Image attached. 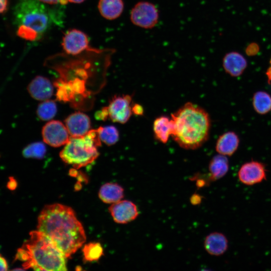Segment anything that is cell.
I'll list each match as a JSON object with an SVG mask.
<instances>
[{
    "label": "cell",
    "mask_w": 271,
    "mask_h": 271,
    "mask_svg": "<svg viewBox=\"0 0 271 271\" xmlns=\"http://www.w3.org/2000/svg\"><path fill=\"white\" fill-rule=\"evenodd\" d=\"M204 246L209 254L220 256L227 250L228 241L224 234L213 232L209 234L205 238Z\"/></svg>",
    "instance_id": "9a60e30c"
},
{
    "label": "cell",
    "mask_w": 271,
    "mask_h": 271,
    "mask_svg": "<svg viewBox=\"0 0 271 271\" xmlns=\"http://www.w3.org/2000/svg\"><path fill=\"white\" fill-rule=\"evenodd\" d=\"M42 3H46L47 4L54 5L57 4L61 3L62 0H39Z\"/></svg>",
    "instance_id": "836d02e7"
},
{
    "label": "cell",
    "mask_w": 271,
    "mask_h": 271,
    "mask_svg": "<svg viewBox=\"0 0 271 271\" xmlns=\"http://www.w3.org/2000/svg\"><path fill=\"white\" fill-rule=\"evenodd\" d=\"M259 51V47L256 43H251L249 45L246 49V53L249 56L256 54Z\"/></svg>",
    "instance_id": "83f0119b"
},
{
    "label": "cell",
    "mask_w": 271,
    "mask_h": 271,
    "mask_svg": "<svg viewBox=\"0 0 271 271\" xmlns=\"http://www.w3.org/2000/svg\"><path fill=\"white\" fill-rule=\"evenodd\" d=\"M239 143L238 136L233 131L226 132L218 138L215 149L218 154L231 156L237 150Z\"/></svg>",
    "instance_id": "2e32d148"
},
{
    "label": "cell",
    "mask_w": 271,
    "mask_h": 271,
    "mask_svg": "<svg viewBox=\"0 0 271 271\" xmlns=\"http://www.w3.org/2000/svg\"><path fill=\"white\" fill-rule=\"evenodd\" d=\"M65 256L39 230L30 233L29 238L19 248L15 259L23 262L25 269L35 270H67Z\"/></svg>",
    "instance_id": "3957f363"
},
{
    "label": "cell",
    "mask_w": 271,
    "mask_h": 271,
    "mask_svg": "<svg viewBox=\"0 0 271 271\" xmlns=\"http://www.w3.org/2000/svg\"><path fill=\"white\" fill-rule=\"evenodd\" d=\"M101 145L97 129L90 130L81 137H70L60 153L66 163L79 169L93 162L98 156L97 148Z\"/></svg>",
    "instance_id": "5b68a950"
},
{
    "label": "cell",
    "mask_w": 271,
    "mask_h": 271,
    "mask_svg": "<svg viewBox=\"0 0 271 271\" xmlns=\"http://www.w3.org/2000/svg\"><path fill=\"white\" fill-rule=\"evenodd\" d=\"M109 210L114 221L120 224H126L136 219L139 210L136 205L128 200H120L110 206Z\"/></svg>",
    "instance_id": "8fae6325"
},
{
    "label": "cell",
    "mask_w": 271,
    "mask_h": 271,
    "mask_svg": "<svg viewBox=\"0 0 271 271\" xmlns=\"http://www.w3.org/2000/svg\"><path fill=\"white\" fill-rule=\"evenodd\" d=\"M75 95L82 94L85 91V82L83 79L76 78L68 81Z\"/></svg>",
    "instance_id": "484cf974"
},
{
    "label": "cell",
    "mask_w": 271,
    "mask_h": 271,
    "mask_svg": "<svg viewBox=\"0 0 271 271\" xmlns=\"http://www.w3.org/2000/svg\"><path fill=\"white\" fill-rule=\"evenodd\" d=\"M201 201V198L199 195L197 194L193 195L191 198V202L194 205L199 204Z\"/></svg>",
    "instance_id": "d6a6232c"
},
{
    "label": "cell",
    "mask_w": 271,
    "mask_h": 271,
    "mask_svg": "<svg viewBox=\"0 0 271 271\" xmlns=\"http://www.w3.org/2000/svg\"><path fill=\"white\" fill-rule=\"evenodd\" d=\"M95 117L99 120H105L107 119L109 117L107 107H104L101 110L98 111L95 113Z\"/></svg>",
    "instance_id": "4316f807"
},
{
    "label": "cell",
    "mask_w": 271,
    "mask_h": 271,
    "mask_svg": "<svg viewBox=\"0 0 271 271\" xmlns=\"http://www.w3.org/2000/svg\"><path fill=\"white\" fill-rule=\"evenodd\" d=\"M98 11L107 20H112L120 17L124 10L122 0H99Z\"/></svg>",
    "instance_id": "ac0fdd59"
},
{
    "label": "cell",
    "mask_w": 271,
    "mask_h": 271,
    "mask_svg": "<svg viewBox=\"0 0 271 271\" xmlns=\"http://www.w3.org/2000/svg\"><path fill=\"white\" fill-rule=\"evenodd\" d=\"M62 45L65 52L72 55L80 54L84 51L96 53L102 52L101 50L90 47L87 35L81 31L75 29L65 33L62 39Z\"/></svg>",
    "instance_id": "52a82bcc"
},
{
    "label": "cell",
    "mask_w": 271,
    "mask_h": 271,
    "mask_svg": "<svg viewBox=\"0 0 271 271\" xmlns=\"http://www.w3.org/2000/svg\"><path fill=\"white\" fill-rule=\"evenodd\" d=\"M18 35L26 40H38L55 23L56 15L39 0H19L14 10Z\"/></svg>",
    "instance_id": "277c9868"
},
{
    "label": "cell",
    "mask_w": 271,
    "mask_h": 271,
    "mask_svg": "<svg viewBox=\"0 0 271 271\" xmlns=\"http://www.w3.org/2000/svg\"><path fill=\"white\" fill-rule=\"evenodd\" d=\"M98 195L103 202L114 203L121 200L123 197L124 190L117 183H108L101 186Z\"/></svg>",
    "instance_id": "ffe728a7"
},
{
    "label": "cell",
    "mask_w": 271,
    "mask_h": 271,
    "mask_svg": "<svg viewBox=\"0 0 271 271\" xmlns=\"http://www.w3.org/2000/svg\"><path fill=\"white\" fill-rule=\"evenodd\" d=\"M266 169L264 165L256 161L243 164L239 168L237 176L244 185L252 186L259 184L266 179Z\"/></svg>",
    "instance_id": "30bf717a"
},
{
    "label": "cell",
    "mask_w": 271,
    "mask_h": 271,
    "mask_svg": "<svg viewBox=\"0 0 271 271\" xmlns=\"http://www.w3.org/2000/svg\"><path fill=\"white\" fill-rule=\"evenodd\" d=\"M171 137L181 148L195 150L208 139L211 127L209 114L202 107L187 102L171 114Z\"/></svg>",
    "instance_id": "7a4b0ae2"
},
{
    "label": "cell",
    "mask_w": 271,
    "mask_h": 271,
    "mask_svg": "<svg viewBox=\"0 0 271 271\" xmlns=\"http://www.w3.org/2000/svg\"><path fill=\"white\" fill-rule=\"evenodd\" d=\"M132 112L137 115H143L144 112L143 107L138 103L134 104L131 107Z\"/></svg>",
    "instance_id": "f1b7e54d"
},
{
    "label": "cell",
    "mask_w": 271,
    "mask_h": 271,
    "mask_svg": "<svg viewBox=\"0 0 271 271\" xmlns=\"http://www.w3.org/2000/svg\"><path fill=\"white\" fill-rule=\"evenodd\" d=\"M47 151L46 146L42 142L29 144L23 150V155L26 158L42 159Z\"/></svg>",
    "instance_id": "cb8c5ba5"
},
{
    "label": "cell",
    "mask_w": 271,
    "mask_h": 271,
    "mask_svg": "<svg viewBox=\"0 0 271 271\" xmlns=\"http://www.w3.org/2000/svg\"><path fill=\"white\" fill-rule=\"evenodd\" d=\"M7 187L11 190H15L17 187V182L13 177L10 178Z\"/></svg>",
    "instance_id": "f546056e"
},
{
    "label": "cell",
    "mask_w": 271,
    "mask_h": 271,
    "mask_svg": "<svg viewBox=\"0 0 271 271\" xmlns=\"http://www.w3.org/2000/svg\"><path fill=\"white\" fill-rule=\"evenodd\" d=\"M130 19L137 27L151 29L159 22V12L154 4L148 1H140L131 9Z\"/></svg>",
    "instance_id": "8992f818"
},
{
    "label": "cell",
    "mask_w": 271,
    "mask_h": 271,
    "mask_svg": "<svg viewBox=\"0 0 271 271\" xmlns=\"http://www.w3.org/2000/svg\"><path fill=\"white\" fill-rule=\"evenodd\" d=\"M57 111V105L55 101L48 99L38 105L37 114L41 120H49L55 116Z\"/></svg>",
    "instance_id": "7402d4cb"
},
{
    "label": "cell",
    "mask_w": 271,
    "mask_h": 271,
    "mask_svg": "<svg viewBox=\"0 0 271 271\" xmlns=\"http://www.w3.org/2000/svg\"><path fill=\"white\" fill-rule=\"evenodd\" d=\"M266 75L268 78V82H270L271 81V67H269L267 69L266 72Z\"/></svg>",
    "instance_id": "e575fe53"
},
{
    "label": "cell",
    "mask_w": 271,
    "mask_h": 271,
    "mask_svg": "<svg viewBox=\"0 0 271 271\" xmlns=\"http://www.w3.org/2000/svg\"><path fill=\"white\" fill-rule=\"evenodd\" d=\"M68 2L72 3H81L83 2L85 0H67Z\"/></svg>",
    "instance_id": "d590c367"
},
{
    "label": "cell",
    "mask_w": 271,
    "mask_h": 271,
    "mask_svg": "<svg viewBox=\"0 0 271 271\" xmlns=\"http://www.w3.org/2000/svg\"><path fill=\"white\" fill-rule=\"evenodd\" d=\"M101 142L108 146L115 144L119 139V132L114 126L99 127L97 129Z\"/></svg>",
    "instance_id": "603a6c76"
},
{
    "label": "cell",
    "mask_w": 271,
    "mask_h": 271,
    "mask_svg": "<svg viewBox=\"0 0 271 271\" xmlns=\"http://www.w3.org/2000/svg\"><path fill=\"white\" fill-rule=\"evenodd\" d=\"M153 129L157 140L163 144L167 143L173 130L171 118L165 115L157 117L153 122Z\"/></svg>",
    "instance_id": "e0dca14e"
},
{
    "label": "cell",
    "mask_w": 271,
    "mask_h": 271,
    "mask_svg": "<svg viewBox=\"0 0 271 271\" xmlns=\"http://www.w3.org/2000/svg\"><path fill=\"white\" fill-rule=\"evenodd\" d=\"M131 100V96L128 94L115 96L107 107L109 118L114 122H126L132 114Z\"/></svg>",
    "instance_id": "9c48e42d"
},
{
    "label": "cell",
    "mask_w": 271,
    "mask_h": 271,
    "mask_svg": "<svg viewBox=\"0 0 271 271\" xmlns=\"http://www.w3.org/2000/svg\"><path fill=\"white\" fill-rule=\"evenodd\" d=\"M65 125L70 137H81L85 135L90 130V120L86 114L76 112L66 118Z\"/></svg>",
    "instance_id": "7c38bea8"
},
{
    "label": "cell",
    "mask_w": 271,
    "mask_h": 271,
    "mask_svg": "<svg viewBox=\"0 0 271 271\" xmlns=\"http://www.w3.org/2000/svg\"><path fill=\"white\" fill-rule=\"evenodd\" d=\"M84 258L86 261L98 260L103 254V248L99 243L91 242L86 244L83 248Z\"/></svg>",
    "instance_id": "d4e9b609"
},
{
    "label": "cell",
    "mask_w": 271,
    "mask_h": 271,
    "mask_svg": "<svg viewBox=\"0 0 271 271\" xmlns=\"http://www.w3.org/2000/svg\"><path fill=\"white\" fill-rule=\"evenodd\" d=\"M37 228L66 257L74 253L86 240L83 227L73 210L61 204L44 207L38 217Z\"/></svg>",
    "instance_id": "6da1fadb"
},
{
    "label": "cell",
    "mask_w": 271,
    "mask_h": 271,
    "mask_svg": "<svg viewBox=\"0 0 271 271\" xmlns=\"http://www.w3.org/2000/svg\"><path fill=\"white\" fill-rule=\"evenodd\" d=\"M208 169L211 181H215L223 177L229 170V162L226 156L218 154L210 160Z\"/></svg>",
    "instance_id": "d6986e66"
},
{
    "label": "cell",
    "mask_w": 271,
    "mask_h": 271,
    "mask_svg": "<svg viewBox=\"0 0 271 271\" xmlns=\"http://www.w3.org/2000/svg\"><path fill=\"white\" fill-rule=\"evenodd\" d=\"M252 103L258 113L266 114L271 110V96L266 92L257 91L253 95Z\"/></svg>",
    "instance_id": "44dd1931"
},
{
    "label": "cell",
    "mask_w": 271,
    "mask_h": 271,
    "mask_svg": "<svg viewBox=\"0 0 271 271\" xmlns=\"http://www.w3.org/2000/svg\"><path fill=\"white\" fill-rule=\"evenodd\" d=\"M8 0H0V14L3 13L7 9Z\"/></svg>",
    "instance_id": "1f68e13d"
},
{
    "label": "cell",
    "mask_w": 271,
    "mask_h": 271,
    "mask_svg": "<svg viewBox=\"0 0 271 271\" xmlns=\"http://www.w3.org/2000/svg\"><path fill=\"white\" fill-rule=\"evenodd\" d=\"M222 65L225 71L233 77L241 75L246 69L247 62L245 58L240 53L231 51L223 57Z\"/></svg>",
    "instance_id": "5bb4252c"
},
{
    "label": "cell",
    "mask_w": 271,
    "mask_h": 271,
    "mask_svg": "<svg viewBox=\"0 0 271 271\" xmlns=\"http://www.w3.org/2000/svg\"><path fill=\"white\" fill-rule=\"evenodd\" d=\"M8 267V266L6 260L0 254V270H7Z\"/></svg>",
    "instance_id": "4dcf8cb0"
},
{
    "label": "cell",
    "mask_w": 271,
    "mask_h": 271,
    "mask_svg": "<svg viewBox=\"0 0 271 271\" xmlns=\"http://www.w3.org/2000/svg\"><path fill=\"white\" fill-rule=\"evenodd\" d=\"M44 142L53 147H58L66 144L70 136L63 123L59 120H51L43 126L42 131Z\"/></svg>",
    "instance_id": "ba28073f"
},
{
    "label": "cell",
    "mask_w": 271,
    "mask_h": 271,
    "mask_svg": "<svg viewBox=\"0 0 271 271\" xmlns=\"http://www.w3.org/2000/svg\"><path fill=\"white\" fill-rule=\"evenodd\" d=\"M27 90L33 98L40 101L49 99L54 92L51 81L42 76L35 77L28 85Z\"/></svg>",
    "instance_id": "4fadbf2b"
}]
</instances>
